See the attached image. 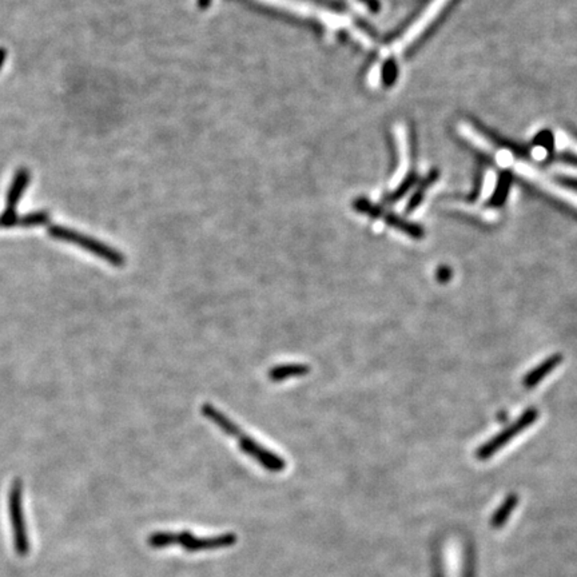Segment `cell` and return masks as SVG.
I'll return each mask as SVG.
<instances>
[{
    "mask_svg": "<svg viewBox=\"0 0 577 577\" xmlns=\"http://www.w3.org/2000/svg\"><path fill=\"white\" fill-rule=\"evenodd\" d=\"M201 413L204 419L213 422L225 434L237 440L241 452H244L249 457H251L254 461L258 462L262 468L273 473H279L285 471L286 461L281 456L275 454L274 452L263 447L250 434L244 432L238 424H235L228 415L218 410L216 406L211 404H203L201 406Z\"/></svg>",
    "mask_w": 577,
    "mask_h": 577,
    "instance_id": "cell-1",
    "label": "cell"
},
{
    "mask_svg": "<svg viewBox=\"0 0 577 577\" xmlns=\"http://www.w3.org/2000/svg\"><path fill=\"white\" fill-rule=\"evenodd\" d=\"M238 541L235 534H223L211 537H197L188 531L182 532H154L147 537V544L154 549L179 545L188 553L230 548Z\"/></svg>",
    "mask_w": 577,
    "mask_h": 577,
    "instance_id": "cell-2",
    "label": "cell"
},
{
    "mask_svg": "<svg viewBox=\"0 0 577 577\" xmlns=\"http://www.w3.org/2000/svg\"><path fill=\"white\" fill-rule=\"evenodd\" d=\"M48 234L53 238L59 239V241L78 245L79 247L87 250V251L92 253L94 256H97L102 260H106V262H109L114 266H118V267H120L126 263V258L120 251L113 249L111 246L103 244L98 239H94L88 235H85L79 231L71 230L69 228H63V226H59V225H51L48 228Z\"/></svg>",
    "mask_w": 577,
    "mask_h": 577,
    "instance_id": "cell-3",
    "label": "cell"
},
{
    "mask_svg": "<svg viewBox=\"0 0 577 577\" xmlns=\"http://www.w3.org/2000/svg\"><path fill=\"white\" fill-rule=\"evenodd\" d=\"M22 503H23V484L19 478H16L8 494V509H10V519L13 522V531H14L15 550L19 556H26L29 553V544Z\"/></svg>",
    "mask_w": 577,
    "mask_h": 577,
    "instance_id": "cell-4",
    "label": "cell"
},
{
    "mask_svg": "<svg viewBox=\"0 0 577 577\" xmlns=\"http://www.w3.org/2000/svg\"><path fill=\"white\" fill-rule=\"evenodd\" d=\"M538 419V410L537 409H528L525 410L519 419H516L512 425H509L506 429L501 431L499 434H496L488 443H485L482 447H478L477 450V459L480 460H488L492 456H494L501 447L509 444L515 437H517L520 433L524 432L531 426L534 422Z\"/></svg>",
    "mask_w": 577,
    "mask_h": 577,
    "instance_id": "cell-5",
    "label": "cell"
},
{
    "mask_svg": "<svg viewBox=\"0 0 577 577\" xmlns=\"http://www.w3.org/2000/svg\"><path fill=\"white\" fill-rule=\"evenodd\" d=\"M449 1L450 0H433L432 3L426 7V10L419 15V19L406 29L404 35L394 43L393 51L396 54H400L404 51L405 48H408L410 44L413 43L422 35V32L432 25L433 20L441 14V11L447 7Z\"/></svg>",
    "mask_w": 577,
    "mask_h": 577,
    "instance_id": "cell-6",
    "label": "cell"
},
{
    "mask_svg": "<svg viewBox=\"0 0 577 577\" xmlns=\"http://www.w3.org/2000/svg\"><path fill=\"white\" fill-rule=\"evenodd\" d=\"M513 166H515L516 173L521 175L522 178L534 182L536 185H538L540 188L547 190L548 193L562 198L564 201H569V202L577 206L576 191L555 183L553 181H550L545 175H543L537 169H534V166H531L527 162H516Z\"/></svg>",
    "mask_w": 577,
    "mask_h": 577,
    "instance_id": "cell-7",
    "label": "cell"
},
{
    "mask_svg": "<svg viewBox=\"0 0 577 577\" xmlns=\"http://www.w3.org/2000/svg\"><path fill=\"white\" fill-rule=\"evenodd\" d=\"M396 141H397V147H398V165L396 169L394 176L391 179V185L393 188H398L405 176L408 175V170H409V141H408V131L404 126H397L396 127Z\"/></svg>",
    "mask_w": 577,
    "mask_h": 577,
    "instance_id": "cell-8",
    "label": "cell"
},
{
    "mask_svg": "<svg viewBox=\"0 0 577 577\" xmlns=\"http://www.w3.org/2000/svg\"><path fill=\"white\" fill-rule=\"evenodd\" d=\"M50 222V214L47 211H34L25 216L7 214L3 213L0 216V228H34V226H43Z\"/></svg>",
    "mask_w": 577,
    "mask_h": 577,
    "instance_id": "cell-9",
    "label": "cell"
},
{
    "mask_svg": "<svg viewBox=\"0 0 577 577\" xmlns=\"http://www.w3.org/2000/svg\"><path fill=\"white\" fill-rule=\"evenodd\" d=\"M29 179H31V174H29V169H19L16 174H15L13 183L8 188L7 193V198H6V211L7 214H15V209L18 206V203L20 201V198L23 197L26 188L29 186Z\"/></svg>",
    "mask_w": 577,
    "mask_h": 577,
    "instance_id": "cell-10",
    "label": "cell"
},
{
    "mask_svg": "<svg viewBox=\"0 0 577 577\" xmlns=\"http://www.w3.org/2000/svg\"><path fill=\"white\" fill-rule=\"evenodd\" d=\"M562 361H563V356H562V354H553V356H550L547 360L543 361L538 366H536L534 369H532V370L527 375V377L524 378V381H522L524 387L528 388V389L534 388V387H536L540 381H543L550 372H553V370L562 363Z\"/></svg>",
    "mask_w": 577,
    "mask_h": 577,
    "instance_id": "cell-11",
    "label": "cell"
},
{
    "mask_svg": "<svg viewBox=\"0 0 577 577\" xmlns=\"http://www.w3.org/2000/svg\"><path fill=\"white\" fill-rule=\"evenodd\" d=\"M310 372V366L306 363H286L274 366L269 372V380L273 382H282L290 378L303 377Z\"/></svg>",
    "mask_w": 577,
    "mask_h": 577,
    "instance_id": "cell-12",
    "label": "cell"
},
{
    "mask_svg": "<svg viewBox=\"0 0 577 577\" xmlns=\"http://www.w3.org/2000/svg\"><path fill=\"white\" fill-rule=\"evenodd\" d=\"M459 132L466 141H469L473 146H476L477 148H480L481 151H484L489 155H493L496 147L482 134H480L475 127H472L466 123H460L459 125Z\"/></svg>",
    "mask_w": 577,
    "mask_h": 577,
    "instance_id": "cell-13",
    "label": "cell"
},
{
    "mask_svg": "<svg viewBox=\"0 0 577 577\" xmlns=\"http://www.w3.org/2000/svg\"><path fill=\"white\" fill-rule=\"evenodd\" d=\"M517 504V499H516V496H512V497H509V500L505 503L504 506L499 510V513H497V516H496V519H494V524H500V522H503L508 516H509V512H510V509L512 508H515Z\"/></svg>",
    "mask_w": 577,
    "mask_h": 577,
    "instance_id": "cell-14",
    "label": "cell"
},
{
    "mask_svg": "<svg viewBox=\"0 0 577 577\" xmlns=\"http://www.w3.org/2000/svg\"><path fill=\"white\" fill-rule=\"evenodd\" d=\"M450 278V270L447 269V267H441L438 272H437V279H440V281H447Z\"/></svg>",
    "mask_w": 577,
    "mask_h": 577,
    "instance_id": "cell-15",
    "label": "cell"
},
{
    "mask_svg": "<svg viewBox=\"0 0 577 577\" xmlns=\"http://www.w3.org/2000/svg\"><path fill=\"white\" fill-rule=\"evenodd\" d=\"M7 58V51L4 50V48H0V70H1V67H3V64H4V60Z\"/></svg>",
    "mask_w": 577,
    "mask_h": 577,
    "instance_id": "cell-16",
    "label": "cell"
},
{
    "mask_svg": "<svg viewBox=\"0 0 577 577\" xmlns=\"http://www.w3.org/2000/svg\"><path fill=\"white\" fill-rule=\"evenodd\" d=\"M210 1H211V0H200V6H201L202 8H204V7H207V6L210 4Z\"/></svg>",
    "mask_w": 577,
    "mask_h": 577,
    "instance_id": "cell-17",
    "label": "cell"
}]
</instances>
